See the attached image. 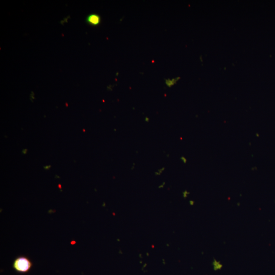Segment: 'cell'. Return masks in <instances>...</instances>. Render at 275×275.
Segmentation results:
<instances>
[{
    "instance_id": "ba28073f",
    "label": "cell",
    "mask_w": 275,
    "mask_h": 275,
    "mask_svg": "<svg viewBox=\"0 0 275 275\" xmlns=\"http://www.w3.org/2000/svg\"><path fill=\"white\" fill-rule=\"evenodd\" d=\"M164 184H165V183H164V182H163V184H162V185H160V186H159L158 187H159V188H161V187H163V185H164Z\"/></svg>"
},
{
    "instance_id": "6da1fadb",
    "label": "cell",
    "mask_w": 275,
    "mask_h": 275,
    "mask_svg": "<svg viewBox=\"0 0 275 275\" xmlns=\"http://www.w3.org/2000/svg\"><path fill=\"white\" fill-rule=\"evenodd\" d=\"M32 266L31 261L26 256H20L17 257L14 261L13 267L17 272L26 273L28 272Z\"/></svg>"
},
{
    "instance_id": "3957f363",
    "label": "cell",
    "mask_w": 275,
    "mask_h": 275,
    "mask_svg": "<svg viewBox=\"0 0 275 275\" xmlns=\"http://www.w3.org/2000/svg\"><path fill=\"white\" fill-rule=\"evenodd\" d=\"M212 266L213 267V269L214 271H217L221 270L223 267V265L221 263L220 261H218L215 259H214L212 261Z\"/></svg>"
},
{
    "instance_id": "7a4b0ae2",
    "label": "cell",
    "mask_w": 275,
    "mask_h": 275,
    "mask_svg": "<svg viewBox=\"0 0 275 275\" xmlns=\"http://www.w3.org/2000/svg\"><path fill=\"white\" fill-rule=\"evenodd\" d=\"M87 21L92 25H97L100 22V17L97 14H92L87 17Z\"/></svg>"
},
{
    "instance_id": "52a82bcc",
    "label": "cell",
    "mask_w": 275,
    "mask_h": 275,
    "mask_svg": "<svg viewBox=\"0 0 275 275\" xmlns=\"http://www.w3.org/2000/svg\"><path fill=\"white\" fill-rule=\"evenodd\" d=\"M145 120L146 122H148L149 121V119L148 117H146Z\"/></svg>"
},
{
    "instance_id": "5b68a950",
    "label": "cell",
    "mask_w": 275,
    "mask_h": 275,
    "mask_svg": "<svg viewBox=\"0 0 275 275\" xmlns=\"http://www.w3.org/2000/svg\"><path fill=\"white\" fill-rule=\"evenodd\" d=\"M188 194H189V193L187 191L185 190V191L183 192V196L184 198H185V197H186L187 196Z\"/></svg>"
},
{
    "instance_id": "277c9868",
    "label": "cell",
    "mask_w": 275,
    "mask_h": 275,
    "mask_svg": "<svg viewBox=\"0 0 275 275\" xmlns=\"http://www.w3.org/2000/svg\"><path fill=\"white\" fill-rule=\"evenodd\" d=\"M165 168L162 167L160 169H158L154 173L156 175H160L162 173V172L164 171Z\"/></svg>"
},
{
    "instance_id": "8992f818",
    "label": "cell",
    "mask_w": 275,
    "mask_h": 275,
    "mask_svg": "<svg viewBox=\"0 0 275 275\" xmlns=\"http://www.w3.org/2000/svg\"><path fill=\"white\" fill-rule=\"evenodd\" d=\"M180 158H181V160H182V161L183 163H185L186 162L187 160H186V158H185V157H183V156H182Z\"/></svg>"
}]
</instances>
